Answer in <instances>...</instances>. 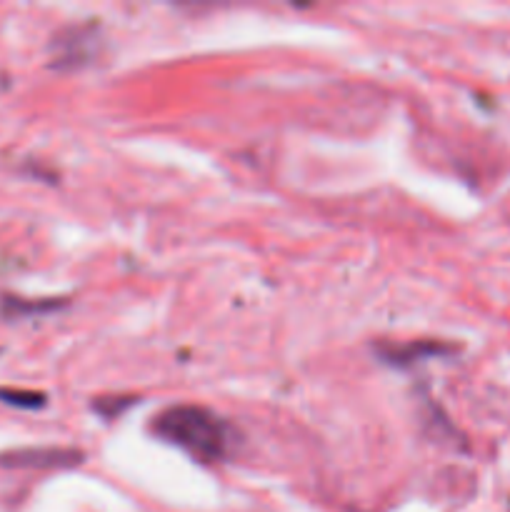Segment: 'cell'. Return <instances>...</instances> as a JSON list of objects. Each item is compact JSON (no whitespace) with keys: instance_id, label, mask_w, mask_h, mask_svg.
Returning a JSON list of instances; mask_svg holds the SVG:
<instances>
[{"instance_id":"1","label":"cell","mask_w":510,"mask_h":512,"mask_svg":"<svg viewBox=\"0 0 510 512\" xmlns=\"http://www.w3.org/2000/svg\"><path fill=\"white\" fill-rule=\"evenodd\" d=\"M153 433L203 463L230 458L238 433L228 420L200 405H173L153 420Z\"/></svg>"},{"instance_id":"2","label":"cell","mask_w":510,"mask_h":512,"mask_svg":"<svg viewBox=\"0 0 510 512\" xmlns=\"http://www.w3.org/2000/svg\"><path fill=\"white\" fill-rule=\"evenodd\" d=\"M95 48H98V35L93 25H78L53 40V60L55 65L75 68L80 63H88L95 55Z\"/></svg>"},{"instance_id":"3","label":"cell","mask_w":510,"mask_h":512,"mask_svg":"<svg viewBox=\"0 0 510 512\" xmlns=\"http://www.w3.org/2000/svg\"><path fill=\"white\" fill-rule=\"evenodd\" d=\"M78 458L80 455L73 453V450L25 448L0 455V465L3 468H58V465L78 463Z\"/></svg>"},{"instance_id":"4","label":"cell","mask_w":510,"mask_h":512,"mask_svg":"<svg viewBox=\"0 0 510 512\" xmlns=\"http://www.w3.org/2000/svg\"><path fill=\"white\" fill-rule=\"evenodd\" d=\"M453 353V348L438 343H408V345H383L378 348V355L390 365H413L418 363L420 358H430V355H445Z\"/></svg>"},{"instance_id":"5","label":"cell","mask_w":510,"mask_h":512,"mask_svg":"<svg viewBox=\"0 0 510 512\" xmlns=\"http://www.w3.org/2000/svg\"><path fill=\"white\" fill-rule=\"evenodd\" d=\"M53 308H58V303H50V300H45V303H23V300H18V298H8L3 305V310L8 315L45 313V310H53Z\"/></svg>"},{"instance_id":"6","label":"cell","mask_w":510,"mask_h":512,"mask_svg":"<svg viewBox=\"0 0 510 512\" xmlns=\"http://www.w3.org/2000/svg\"><path fill=\"white\" fill-rule=\"evenodd\" d=\"M0 400L18 408H40L43 405V395L35 393H20V390H0Z\"/></svg>"}]
</instances>
